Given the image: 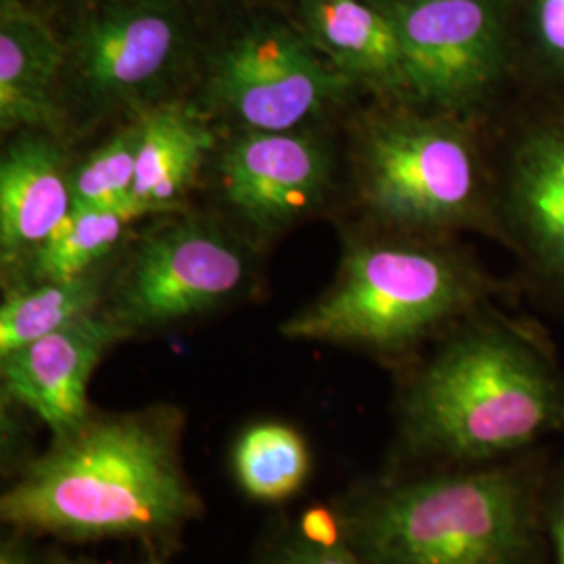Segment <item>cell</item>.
Segmentation results:
<instances>
[{
    "label": "cell",
    "instance_id": "obj_22",
    "mask_svg": "<svg viewBox=\"0 0 564 564\" xmlns=\"http://www.w3.org/2000/svg\"><path fill=\"white\" fill-rule=\"evenodd\" d=\"M256 564H362L347 547H321L305 542L293 529H281L262 545Z\"/></svg>",
    "mask_w": 564,
    "mask_h": 564
},
{
    "label": "cell",
    "instance_id": "obj_14",
    "mask_svg": "<svg viewBox=\"0 0 564 564\" xmlns=\"http://www.w3.org/2000/svg\"><path fill=\"white\" fill-rule=\"evenodd\" d=\"M65 41L28 0H0V130L65 137L61 80ZM67 139V137H65Z\"/></svg>",
    "mask_w": 564,
    "mask_h": 564
},
{
    "label": "cell",
    "instance_id": "obj_7",
    "mask_svg": "<svg viewBox=\"0 0 564 564\" xmlns=\"http://www.w3.org/2000/svg\"><path fill=\"white\" fill-rule=\"evenodd\" d=\"M260 247L214 214L174 212L126 245L102 310L137 339L193 323L253 293Z\"/></svg>",
    "mask_w": 564,
    "mask_h": 564
},
{
    "label": "cell",
    "instance_id": "obj_20",
    "mask_svg": "<svg viewBox=\"0 0 564 564\" xmlns=\"http://www.w3.org/2000/svg\"><path fill=\"white\" fill-rule=\"evenodd\" d=\"M521 36L512 39L514 86L564 102V0H521Z\"/></svg>",
    "mask_w": 564,
    "mask_h": 564
},
{
    "label": "cell",
    "instance_id": "obj_19",
    "mask_svg": "<svg viewBox=\"0 0 564 564\" xmlns=\"http://www.w3.org/2000/svg\"><path fill=\"white\" fill-rule=\"evenodd\" d=\"M116 262L76 279L2 291L0 356L102 310Z\"/></svg>",
    "mask_w": 564,
    "mask_h": 564
},
{
    "label": "cell",
    "instance_id": "obj_25",
    "mask_svg": "<svg viewBox=\"0 0 564 564\" xmlns=\"http://www.w3.org/2000/svg\"><path fill=\"white\" fill-rule=\"evenodd\" d=\"M25 538V533L11 531V535L0 545V564H41Z\"/></svg>",
    "mask_w": 564,
    "mask_h": 564
},
{
    "label": "cell",
    "instance_id": "obj_3",
    "mask_svg": "<svg viewBox=\"0 0 564 564\" xmlns=\"http://www.w3.org/2000/svg\"><path fill=\"white\" fill-rule=\"evenodd\" d=\"M554 452L384 475L337 502L362 564H550L544 498Z\"/></svg>",
    "mask_w": 564,
    "mask_h": 564
},
{
    "label": "cell",
    "instance_id": "obj_4",
    "mask_svg": "<svg viewBox=\"0 0 564 564\" xmlns=\"http://www.w3.org/2000/svg\"><path fill=\"white\" fill-rule=\"evenodd\" d=\"M464 237L403 235L354 224L335 279L281 324L291 341L354 349L400 368L485 305L519 297Z\"/></svg>",
    "mask_w": 564,
    "mask_h": 564
},
{
    "label": "cell",
    "instance_id": "obj_27",
    "mask_svg": "<svg viewBox=\"0 0 564 564\" xmlns=\"http://www.w3.org/2000/svg\"><path fill=\"white\" fill-rule=\"evenodd\" d=\"M82 4V9H88V7H93V4H99L102 0H78Z\"/></svg>",
    "mask_w": 564,
    "mask_h": 564
},
{
    "label": "cell",
    "instance_id": "obj_23",
    "mask_svg": "<svg viewBox=\"0 0 564 564\" xmlns=\"http://www.w3.org/2000/svg\"><path fill=\"white\" fill-rule=\"evenodd\" d=\"M544 523L550 564H564V454L554 458L545 487Z\"/></svg>",
    "mask_w": 564,
    "mask_h": 564
},
{
    "label": "cell",
    "instance_id": "obj_24",
    "mask_svg": "<svg viewBox=\"0 0 564 564\" xmlns=\"http://www.w3.org/2000/svg\"><path fill=\"white\" fill-rule=\"evenodd\" d=\"M293 527L310 544L321 545V547L345 545L341 517L337 506H310L303 510Z\"/></svg>",
    "mask_w": 564,
    "mask_h": 564
},
{
    "label": "cell",
    "instance_id": "obj_21",
    "mask_svg": "<svg viewBox=\"0 0 564 564\" xmlns=\"http://www.w3.org/2000/svg\"><path fill=\"white\" fill-rule=\"evenodd\" d=\"M116 126L99 147L74 160V207H134L132 188L141 147V116Z\"/></svg>",
    "mask_w": 564,
    "mask_h": 564
},
{
    "label": "cell",
    "instance_id": "obj_18",
    "mask_svg": "<svg viewBox=\"0 0 564 564\" xmlns=\"http://www.w3.org/2000/svg\"><path fill=\"white\" fill-rule=\"evenodd\" d=\"M230 473L245 498L282 505L307 484L312 449L297 426L274 419L256 421L232 442Z\"/></svg>",
    "mask_w": 564,
    "mask_h": 564
},
{
    "label": "cell",
    "instance_id": "obj_9",
    "mask_svg": "<svg viewBox=\"0 0 564 564\" xmlns=\"http://www.w3.org/2000/svg\"><path fill=\"white\" fill-rule=\"evenodd\" d=\"M491 130L498 245L519 295L564 324V102L517 90Z\"/></svg>",
    "mask_w": 564,
    "mask_h": 564
},
{
    "label": "cell",
    "instance_id": "obj_26",
    "mask_svg": "<svg viewBox=\"0 0 564 564\" xmlns=\"http://www.w3.org/2000/svg\"><path fill=\"white\" fill-rule=\"evenodd\" d=\"M57 564H95V563H84V561H65V558H61L57 561ZM139 564H163L162 556L160 554H151L144 563Z\"/></svg>",
    "mask_w": 564,
    "mask_h": 564
},
{
    "label": "cell",
    "instance_id": "obj_8",
    "mask_svg": "<svg viewBox=\"0 0 564 564\" xmlns=\"http://www.w3.org/2000/svg\"><path fill=\"white\" fill-rule=\"evenodd\" d=\"M191 99L235 134L324 128L366 97L295 23L262 15L203 57Z\"/></svg>",
    "mask_w": 564,
    "mask_h": 564
},
{
    "label": "cell",
    "instance_id": "obj_10",
    "mask_svg": "<svg viewBox=\"0 0 564 564\" xmlns=\"http://www.w3.org/2000/svg\"><path fill=\"white\" fill-rule=\"evenodd\" d=\"M402 44L408 101L489 118L514 93L508 0H377Z\"/></svg>",
    "mask_w": 564,
    "mask_h": 564
},
{
    "label": "cell",
    "instance_id": "obj_15",
    "mask_svg": "<svg viewBox=\"0 0 564 564\" xmlns=\"http://www.w3.org/2000/svg\"><path fill=\"white\" fill-rule=\"evenodd\" d=\"M295 25L366 99L408 101L400 36L377 0H300Z\"/></svg>",
    "mask_w": 564,
    "mask_h": 564
},
{
    "label": "cell",
    "instance_id": "obj_16",
    "mask_svg": "<svg viewBox=\"0 0 564 564\" xmlns=\"http://www.w3.org/2000/svg\"><path fill=\"white\" fill-rule=\"evenodd\" d=\"M141 121L132 205L147 218L182 212L205 178L223 132L191 97L158 105Z\"/></svg>",
    "mask_w": 564,
    "mask_h": 564
},
{
    "label": "cell",
    "instance_id": "obj_13",
    "mask_svg": "<svg viewBox=\"0 0 564 564\" xmlns=\"http://www.w3.org/2000/svg\"><path fill=\"white\" fill-rule=\"evenodd\" d=\"M72 141L46 130L9 134L0 160L2 281L28 262L74 209Z\"/></svg>",
    "mask_w": 564,
    "mask_h": 564
},
{
    "label": "cell",
    "instance_id": "obj_2",
    "mask_svg": "<svg viewBox=\"0 0 564 564\" xmlns=\"http://www.w3.org/2000/svg\"><path fill=\"white\" fill-rule=\"evenodd\" d=\"M174 403L97 412L21 466L0 498L11 531L86 544L139 540L170 547L203 514Z\"/></svg>",
    "mask_w": 564,
    "mask_h": 564
},
{
    "label": "cell",
    "instance_id": "obj_6",
    "mask_svg": "<svg viewBox=\"0 0 564 564\" xmlns=\"http://www.w3.org/2000/svg\"><path fill=\"white\" fill-rule=\"evenodd\" d=\"M63 41L61 111L69 141L105 121L188 99L202 69L182 0H102L82 9Z\"/></svg>",
    "mask_w": 564,
    "mask_h": 564
},
{
    "label": "cell",
    "instance_id": "obj_5",
    "mask_svg": "<svg viewBox=\"0 0 564 564\" xmlns=\"http://www.w3.org/2000/svg\"><path fill=\"white\" fill-rule=\"evenodd\" d=\"M489 118L364 99L343 120V181L360 226L498 242Z\"/></svg>",
    "mask_w": 564,
    "mask_h": 564
},
{
    "label": "cell",
    "instance_id": "obj_17",
    "mask_svg": "<svg viewBox=\"0 0 564 564\" xmlns=\"http://www.w3.org/2000/svg\"><path fill=\"white\" fill-rule=\"evenodd\" d=\"M134 207H74L48 241L2 281V291L76 279L116 262L144 223Z\"/></svg>",
    "mask_w": 564,
    "mask_h": 564
},
{
    "label": "cell",
    "instance_id": "obj_1",
    "mask_svg": "<svg viewBox=\"0 0 564 564\" xmlns=\"http://www.w3.org/2000/svg\"><path fill=\"white\" fill-rule=\"evenodd\" d=\"M564 440V368L533 321L489 303L398 368L387 475L500 463Z\"/></svg>",
    "mask_w": 564,
    "mask_h": 564
},
{
    "label": "cell",
    "instance_id": "obj_11",
    "mask_svg": "<svg viewBox=\"0 0 564 564\" xmlns=\"http://www.w3.org/2000/svg\"><path fill=\"white\" fill-rule=\"evenodd\" d=\"M343 155L326 128L223 134L205 178L218 216L253 245L321 214L343 186Z\"/></svg>",
    "mask_w": 564,
    "mask_h": 564
},
{
    "label": "cell",
    "instance_id": "obj_12",
    "mask_svg": "<svg viewBox=\"0 0 564 564\" xmlns=\"http://www.w3.org/2000/svg\"><path fill=\"white\" fill-rule=\"evenodd\" d=\"M123 341L130 335L99 310L0 356L2 403L32 414L59 440L93 414L90 379L102 358Z\"/></svg>",
    "mask_w": 564,
    "mask_h": 564
}]
</instances>
